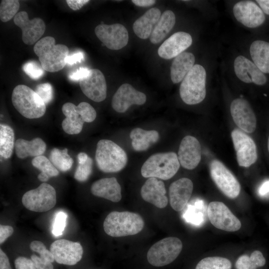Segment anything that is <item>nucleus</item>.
<instances>
[{
  "label": "nucleus",
  "instance_id": "nucleus-1",
  "mask_svg": "<svg viewBox=\"0 0 269 269\" xmlns=\"http://www.w3.org/2000/svg\"><path fill=\"white\" fill-rule=\"evenodd\" d=\"M33 50L44 70L57 72L67 64L69 48L64 44H55V40L53 37L46 36L40 39L34 45Z\"/></svg>",
  "mask_w": 269,
  "mask_h": 269
},
{
  "label": "nucleus",
  "instance_id": "nucleus-2",
  "mask_svg": "<svg viewBox=\"0 0 269 269\" xmlns=\"http://www.w3.org/2000/svg\"><path fill=\"white\" fill-rule=\"evenodd\" d=\"M142 218L138 214L129 211H113L106 217L103 227L105 233L113 237L135 235L144 227Z\"/></svg>",
  "mask_w": 269,
  "mask_h": 269
},
{
  "label": "nucleus",
  "instance_id": "nucleus-3",
  "mask_svg": "<svg viewBox=\"0 0 269 269\" xmlns=\"http://www.w3.org/2000/svg\"><path fill=\"white\" fill-rule=\"evenodd\" d=\"M95 159L99 169L106 173L117 172L126 165V152L112 140L101 139L97 144Z\"/></svg>",
  "mask_w": 269,
  "mask_h": 269
},
{
  "label": "nucleus",
  "instance_id": "nucleus-4",
  "mask_svg": "<svg viewBox=\"0 0 269 269\" xmlns=\"http://www.w3.org/2000/svg\"><path fill=\"white\" fill-rule=\"evenodd\" d=\"M180 163L174 152L157 153L151 155L143 164L141 174L145 178L163 180L172 178L178 171Z\"/></svg>",
  "mask_w": 269,
  "mask_h": 269
},
{
  "label": "nucleus",
  "instance_id": "nucleus-5",
  "mask_svg": "<svg viewBox=\"0 0 269 269\" xmlns=\"http://www.w3.org/2000/svg\"><path fill=\"white\" fill-rule=\"evenodd\" d=\"M11 101L15 109L28 119H37L44 115L46 105L35 91L24 85L13 90Z\"/></svg>",
  "mask_w": 269,
  "mask_h": 269
},
{
  "label": "nucleus",
  "instance_id": "nucleus-6",
  "mask_svg": "<svg viewBox=\"0 0 269 269\" xmlns=\"http://www.w3.org/2000/svg\"><path fill=\"white\" fill-rule=\"evenodd\" d=\"M206 72L204 67L195 64L181 81L179 88L182 101L188 105L201 103L205 99Z\"/></svg>",
  "mask_w": 269,
  "mask_h": 269
},
{
  "label": "nucleus",
  "instance_id": "nucleus-7",
  "mask_svg": "<svg viewBox=\"0 0 269 269\" xmlns=\"http://www.w3.org/2000/svg\"><path fill=\"white\" fill-rule=\"evenodd\" d=\"M182 249L181 240L176 237H167L153 244L147 253L148 263L154 267H162L174 261Z\"/></svg>",
  "mask_w": 269,
  "mask_h": 269
},
{
  "label": "nucleus",
  "instance_id": "nucleus-8",
  "mask_svg": "<svg viewBox=\"0 0 269 269\" xmlns=\"http://www.w3.org/2000/svg\"><path fill=\"white\" fill-rule=\"evenodd\" d=\"M21 201L23 205L30 211L46 212L53 208L56 204V191L51 185L44 182L37 188L25 192Z\"/></svg>",
  "mask_w": 269,
  "mask_h": 269
},
{
  "label": "nucleus",
  "instance_id": "nucleus-9",
  "mask_svg": "<svg viewBox=\"0 0 269 269\" xmlns=\"http://www.w3.org/2000/svg\"><path fill=\"white\" fill-rule=\"evenodd\" d=\"M209 169L212 180L225 195L231 199L239 196L241 191L240 184L223 163L214 159L210 163Z\"/></svg>",
  "mask_w": 269,
  "mask_h": 269
},
{
  "label": "nucleus",
  "instance_id": "nucleus-10",
  "mask_svg": "<svg viewBox=\"0 0 269 269\" xmlns=\"http://www.w3.org/2000/svg\"><path fill=\"white\" fill-rule=\"evenodd\" d=\"M207 212L211 223L217 229L235 232L241 227L240 221L223 202H210L208 206Z\"/></svg>",
  "mask_w": 269,
  "mask_h": 269
},
{
  "label": "nucleus",
  "instance_id": "nucleus-11",
  "mask_svg": "<svg viewBox=\"0 0 269 269\" xmlns=\"http://www.w3.org/2000/svg\"><path fill=\"white\" fill-rule=\"evenodd\" d=\"M231 137L238 164L247 167L255 163L258 154L256 145L252 138L238 129L232 132Z\"/></svg>",
  "mask_w": 269,
  "mask_h": 269
},
{
  "label": "nucleus",
  "instance_id": "nucleus-12",
  "mask_svg": "<svg viewBox=\"0 0 269 269\" xmlns=\"http://www.w3.org/2000/svg\"><path fill=\"white\" fill-rule=\"evenodd\" d=\"M95 33L103 44L111 50L122 49L129 41L127 29L120 23L99 24L95 27Z\"/></svg>",
  "mask_w": 269,
  "mask_h": 269
},
{
  "label": "nucleus",
  "instance_id": "nucleus-13",
  "mask_svg": "<svg viewBox=\"0 0 269 269\" xmlns=\"http://www.w3.org/2000/svg\"><path fill=\"white\" fill-rule=\"evenodd\" d=\"M55 261L58 264L69 266L76 264L82 259L83 249L79 242L66 239H59L50 247Z\"/></svg>",
  "mask_w": 269,
  "mask_h": 269
},
{
  "label": "nucleus",
  "instance_id": "nucleus-14",
  "mask_svg": "<svg viewBox=\"0 0 269 269\" xmlns=\"http://www.w3.org/2000/svg\"><path fill=\"white\" fill-rule=\"evenodd\" d=\"M14 24L22 31V39L27 45H31L43 35L45 30L44 21L39 17L29 19L25 11L18 12L13 19Z\"/></svg>",
  "mask_w": 269,
  "mask_h": 269
},
{
  "label": "nucleus",
  "instance_id": "nucleus-15",
  "mask_svg": "<svg viewBox=\"0 0 269 269\" xmlns=\"http://www.w3.org/2000/svg\"><path fill=\"white\" fill-rule=\"evenodd\" d=\"M83 93L96 102L104 101L107 96V84L105 76L99 69H90L88 74L79 81Z\"/></svg>",
  "mask_w": 269,
  "mask_h": 269
},
{
  "label": "nucleus",
  "instance_id": "nucleus-16",
  "mask_svg": "<svg viewBox=\"0 0 269 269\" xmlns=\"http://www.w3.org/2000/svg\"><path fill=\"white\" fill-rule=\"evenodd\" d=\"M233 11L236 19L247 27H257L265 20L264 12L253 1L243 0L238 2L233 6Z\"/></svg>",
  "mask_w": 269,
  "mask_h": 269
},
{
  "label": "nucleus",
  "instance_id": "nucleus-17",
  "mask_svg": "<svg viewBox=\"0 0 269 269\" xmlns=\"http://www.w3.org/2000/svg\"><path fill=\"white\" fill-rule=\"evenodd\" d=\"M230 112L233 121L240 129L248 133L255 131L256 117L247 100L243 98L234 100L230 105Z\"/></svg>",
  "mask_w": 269,
  "mask_h": 269
},
{
  "label": "nucleus",
  "instance_id": "nucleus-18",
  "mask_svg": "<svg viewBox=\"0 0 269 269\" xmlns=\"http://www.w3.org/2000/svg\"><path fill=\"white\" fill-rule=\"evenodd\" d=\"M146 100V95L127 83L122 85L114 95L113 108L118 113H124L132 105H141Z\"/></svg>",
  "mask_w": 269,
  "mask_h": 269
},
{
  "label": "nucleus",
  "instance_id": "nucleus-19",
  "mask_svg": "<svg viewBox=\"0 0 269 269\" xmlns=\"http://www.w3.org/2000/svg\"><path fill=\"white\" fill-rule=\"evenodd\" d=\"M177 156L180 164L184 168L192 170L196 167L201 158V147L198 139L191 135L183 137Z\"/></svg>",
  "mask_w": 269,
  "mask_h": 269
},
{
  "label": "nucleus",
  "instance_id": "nucleus-20",
  "mask_svg": "<svg viewBox=\"0 0 269 269\" xmlns=\"http://www.w3.org/2000/svg\"><path fill=\"white\" fill-rule=\"evenodd\" d=\"M234 68L237 77L242 82L258 85H263L267 82L264 73L254 62L244 56L240 55L236 58Z\"/></svg>",
  "mask_w": 269,
  "mask_h": 269
},
{
  "label": "nucleus",
  "instance_id": "nucleus-21",
  "mask_svg": "<svg viewBox=\"0 0 269 269\" xmlns=\"http://www.w3.org/2000/svg\"><path fill=\"white\" fill-rule=\"evenodd\" d=\"M192 43L190 34L178 31L166 39L158 49V54L162 58L170 59L184 52Z\"/></svg>",
  "mask_w": 269,
  "mask_h": 269
},
{
  "label": "nucleus",
  "instance_id": "nucleus-22",
  "mask_svg": "<svg viewBox=\"0 0 269 269\" xmlns=\"http://www.w3.org/2000/svg\"><path fill=\"white\" fill-rule=\"evenodd\" d=\"M193 184L187 178H181L172 183L169 188L170 204L176 211H182L192 193Z\"/></svg>",
  "mask_w": 269,
  "mask_h": 269
},
{
  "label": "nucleus",
  "instance_id": "nucleus-23",
  "mask_svg": "<svg viewBox=\"0 0 269 269\" xmlns=\"http://www.w3.org/2000/svg\"><path fill=\"white\" fill-rule=\"evenodd\" d=\"M165 194L164 183L155 177L147 179L140 190L141 196L144 201L159 208H163L168 204Z\"/></svg>",
  "mask_w": 269,
  "mask_h": 269
},
{
  "label": "nucleus",
  "instance_id": "nucleus-24",
  "mask_svg": "<svg viewBox=\"0 0 269 269\" xmlns=\"http://www.w3.org/2000/svg\"><path fill=\"white\" fill-rule=\"evenodd\" d=\"M94 196L102 197L113 202L122 199L121 187L115 177L105 178L94 182L91 187Z\"/></svg>",
  "mask_w": 269,
  "mask_h": 269
},
{
  "label": "nucleus",
  "instance_id": "nucleus-25",
  "mask_svg": "<svg viewBox=\"0 0 269 269\" xmlns=\"http://www.w3.org/2000/svg\"><path fill=\"white\" fill-rule=\"evenodd\" d=\"M161 15L160 10L156 7L146 11L133 24V30L136 35L142 39L148 38Z\"/></svg>",
  "mask_w": 269,
  "mask_h": 269
},
{
  "label": "nucleus",
  "instance_id": "nucleus-26",
  "mask_svg": "<svg viewBox=\"0 0 269 269\" xmlns=\"http://www.w3.org/2000/svg\"><path fill=\"white\" fill-rule=\"evenodd\" d=\"M195 56L183 52L175 57L170 67V77L174 84L181 82L194 65Z\"/></svg>",
  "mask_w": 269,
  "mask_h": 269
},
{
  "label": "nucleus",
  "instance_id": "nucleus-27",
  "mask_svg": "<svg viewBox=\"0 0 269 269\" xmlns=\"http://www.w3.org/2000/svg\"><path fill=\"white\" fill-rule=\"evenodd\" d=\"M14 148L17 156L23 159L28 156L42 155L46 150V145L45 142L39 137L30 141L19 138L15 142Z\"/></svg>",
  "mask_w": 269,
  "mask_h": 269
},
{
  "label": "nucleus",
  "instance_id": "nucleus-28",
  "mask_svg": "<svg viewBox=\"0 0 269 269\" xmlns=\"http://www.w3.org/2000/svg\"><path fill=\"white\" fill-rule=\"evenodd\" d=\"M175 15L170 10H167L161 15L150 36L153 44L160 42L169 33L175 23Z\"/></svg>",
  "mask_w": 269,
  "mask_h": 269
},
{
  "label": "nucleus",
  "instance_id": "nucleus-29",
  "mask_svg": "<svg viewBox=\"0 0 269 269\" xmlns=\"http://www.w3.org/2000/svg\"><path fill=\"white\" fill-rule=\"evenodd\" d=\"M130 136L134 150L141 151L146 150L151 144L155 143L159 139V134L154 130L146 131L137 128L131 132Z\"/></svg>",
  "mask_w": 269,
  "mask_h": 269
},
{
  "label": "nucleus",
  "instance_id": "nucleus-30",
  "mask_svg": "<svg viewBox=\"0 0 269 269\" xmlns=\"http://www.w3.org/2000/svg\"><path fill=\"white\" fill-rule=\"evenodd\" d=\"M250 52L255 64L264 73H269V42L256 40L251 44Z\"/></svg>",
  "mask_w": 269,
  "mask_h": 269
},
{
  "label": "nucleus",
  "instance_id": "nucleus-31",
  "mask_svg": "<svg viewBox=\"0 0 269 269\" xmlns=\"http://www.w3.org/2000/svg\"><path fill=\"white\" fill-rule=\"evenodd\" d=\"M14 143V134L12 129L4 124L0 125V154L4 158L10 157Z\"/></svg>",
  "mask_w": 269,
  "mask_h": 269
},
{
  "label": "nucleus",
  "instance_id": "nucleus-32",
  "mask_svg": "<svg viewBox=\"0 0 269 269\" xmlns=\"http://www.w3.org/2000/svg\"><path fill=\"white\" fill-rule=\"evenodd\" d=\"M266 263V260L262 253L256 250L250 256H240L236 262L235 267L236 269H257L264 266Z\"/></svg>",
  "mask_w": 269,
  "mask_h": 269
},
{
  "label": "nucleus",
  "instance_id": "nucleus-33",
  "mask_svg": "<svg viewBox=\"0 0 269 269\" xmlns=\"http://www.w3.org/2000/svg\"><path fill=\"white\" fill-rule=\"evenodd\" d=\"M49 158L54 166L63 172L69 170L73 163V159L68 153L67 148L60 150L54 148L50 152Z\"/></svg>",
  "mask_w": 269,
  "mask_h": 269
},
{
  "label": "nucleus",
  "instance_id": "nucleus-34",
  "mask_svg": "<svg viewBox=\"0 0 269 269\" xmlns=\"http://www.w3.org/2000/svg\"><path fill=\"white\" fill-rule=\"evenodd\" d=\"M232 264L228 259L220 257H210L201 260L195 269H231Z\"/></svg>",
  "mask_w": 269,
  "mask_h": 269
},
{
  "label": "nucleus",
  "instance_id": "nucleus-35",
  "mask_svg": "<svg viewBox=\"0 0 269 269\" xmlns=\"http://www.w3.org/2000/svg\"><path fill=\"white\" fill-rule=\"evenodd\" d=\"M19 2L16 0H2L0 4V19L2 22H7L17 13Z\"/></svg>",
  "mask_w": 269,
  "mask_h": 269
},
{
  "label": "nucleus",
  "instance_id": "nucleus-36",
  "mask_svg": "<svg viewBox=\"0 0 269 269\" xmlns=\"http://www.w3.org/2000/svg\"><path fill=\"white\" fill-rule=\"evenodd\" d=\"M32 165L41 171V172L46 174L49 177L56 176L59 171L54 166L51 161L43 155L34 157L32 160Z\"/></svg>",
  "mask_w": 269,
  "mask_h": 269
},
{
  "label": "nucleus",
  "instance_id": "nucleus-37",
  "mask_svg": "<svg viewBox=\"0 0 269 269\" xmlns=\"http://www.w3.org/2000/svg\"><path fill=\"white\" fill-rule=\"evenodd\" d=\"M203 202L198 201L195 202V206H189L184 215V218L188 222L199 225L201 224L204 219L203 214L197 211L203 206Z\"/></svg>",
  "mask_w": 269,
  "mask_h": 269
},
{
  "label": "nucleus",
  "instance_id": "nucleus-38",
  "mask_svg": "<svg viewBox=\"0 0 269 269\" xmlns=\"http://www.w3.org/2000/svg\"><path fill=\"white\" fill-rule=\"evenodd\" d=\"M76 110L85 122H92L96 118L97 114L95 110L87 102L80 103L76 106Z\"/></svg>",
  "mask_w": 269,
  "mask_h": 269
},
{
  "label": "nucleus",
  "instance_id": "nucleus-39",
  "mask_svg": "<svg viewBox=\"0 0 269 269\" xmlns=\"http://www.w3.org/2000/svg\"><path fill=\"white\" fill-rule=\"evenodd\" d=\"M93 160L90 157L84 164H78L74 174V178L80 182L86 181L92 171Z\"/></svg>",
  "mask_w": 269,
  "mask_h": 269
},
{
  "label": "nucleus",
  "instance_id": "nucleus-40",
  "mask_svg": "<svg viewBox=\"0 0 269 269\" xmlns=\"http://www.w3.org/2000/svg\"><path fill=\"white\" fill-rule=\"evenodd\" d=\"M84 123L82 119L76 120L65 118L62 121V127L68 134H78L81 132Z\"/></svg>",
  "mask_w": 269,
  "mask_h": 269
},
{
  "label": "nucleus",
  "instance_id": "nucleus-41",
  "mask_svg": "<svg viewBox=\"0 0 269 269\" xmlns=\"http://www.w3.org/2000/svg\"><path fill=\"white\" fill-rule=\"evenodd\" d=\"M23 70L31 79L37 80L40 78L44 74V69L37 62L30 61L22 66Z\"/></svg>",
  "mask_w": 269,
  "mask_h": 269
},
{
  "label": "nucleus",
  "instance_id": "nucleus-42",
  "mask_svg": "<svg viewBox=\"0 0 269 269\" xmlns=\"http://www.w3.org/2000/svg\"><path fill=\"white\" fill-rule=\"evenodd\" d=\"M29 246L32 251L39 254L41 259L51 263H53L55 261L51 252L46 248L42 242L39 241H33L31 242Z\"/></svg>",
  "mask_w": 269,
  "mask_h": 269
},
{
  "label": "nucleus",
  "instance_id": "nucleus-43",
  "mask_svg": "<svg viewBox=\"0 0 269 269\" xmlns=\"http://www.w3.org/2000/svg\"><path fill=\"white\" fill-rule=\"evenodd\" d=\"M35 92L43 100L45 105L50 103L53 98V90L52 85L49 83L38 85Z\"/></svg>",
  "mask_w": 269,
  "mask_h": 269
},
{
  "label": "nucleus",
  "instance_id": "nucleus-44",
  "mask_svg": "<svg viewBox=\"0 0 269 269\" xmlns=\"http://www.w3.org/2000/svg\"><path fill=\"white\" fill-rule=\"evenodd\" d=\"M67 216V214L62 211L58 212L55 215L52 231L55 236L62 235L66 226Z\"/></svg>",
  "mask_w": 269,
  "mask_h": 269
},
{
  "label": "nucleus",
  "instance_id": "nucleus-45",
  "mask_svg": "<svg viewBox=\"0 0 269 269\" xmlns=\"http://www.w3.org/2000/svg\"><path fill=\"white\" fill-rule=\"evenodd\" d=\"M15 269H36L31 260L24 257H19L14 261Z\"/></svg>",
  "mask_w": 269,
  "mask_h": 269
},
{
  "label": "nucleus",
  "instance_id": "nucleus-46",
  "mask_svg": "<svg viewBox=\"0 0 269 269\" xmlns=\"http://www.w3.org/2000/svg\"><path fill=\"white\" fill-rule=\"evenodd\" d=\"M31 259L36 269H53L54 268L52 263L43 260L35 254L31 256Z\"/></svg>",
  "mask_w": 269,
  "mask_h": 269
},
{
  "label": "nucleus",
  "instance_id": "nucleus-47",
  "mask_svg": "<svg viewBox=\"0 0 269 269\" xmlns=\"http://www.w3.org/2000/svg\"><path fill=\"white\" fill-rule=\"evenodd\" d=\"M89 71L90 69H88L87 68L80 67L75 71L70 73L69 75V78L73 81H79L88 74Z\"/></svg>",
  "mask_w": 269,
  "mask_h": 269
},
{
  "label": "nucleus",
  "instance_id": "nucleus-48",
  "mask_svg": "<svg viewBox=\"0 0 269 269\" xmlns=\"http://www.w3.org/2000/svg\"><path fill=\"white\" fill-rule=\"evenodd\" d=\"M13 228L8 225H0V244H2L13 233Z\"/></svg>",
  "mask_w": 269,
  "mask_h": 269
},
{
  "label": "nucleus",
  "instance_id": "nucleus-49",
  "mask_svg": "<svg viewBox=\"0 0 269 269\" xmlns=\"http://www.w3.org/2000/svg\"><path fill=\"white\" fill-rule=\"evenodd\" d=\"M84 59V55L81 52H77L70 55H68L66 59L67 64L72 65L78 62H81Z\"/></svg>",
  "mask_w": 269,
  "mask_h": 269
},
{
  "label": "nucleus",
  "instance_id": "nucleus-50",
  "mask_svg": "<svg viewBox=\"0 0 269 269\" xmlns=\"http://www.w3.org/2000/svg\"><path fill=\"white\" fill-rule=\"evenodd\" d=\"M66 3L70 8L73 10L80 9L85 4L88 3L89 0H67Z\"/></svg>",
  "mask_w": 269,
  "mask_h": 269
},
{
  "label": "nucleus",
  "instance_id": "nucleus-51",
  "mask_svg": "<svg viewBox=\"0 0 269 269\" xmlns=\"http://www.w3.org/2000/svg\"><path fill=\"white\" fill-rule=\"evenodd\" d=\"M0 269H12L7 256L1 249H0Z\"/></svg>",
  "mask_w": 269,
  "mask_h": 269
},
{
  "label": "nucleus",
  "instance_id": "nucleus-52",
  "mask_svg": "<svg viewBox=\"0 0 269 269\" xmlns=\"http://www.w3.org/2000/svg\"><path fill=\"white\" fill-rule=\"evenodd\" d=\"M132 1L136 5L140 7H148L154 4L156 1L154 0H133Z\"/></svg>",
  "mask_w": 269,
  "mask_h": 269
},
{
  "label": "nucleus",
  "instance_id": "nucleus-53",
  "mask_svg": "<svg viewBox=\"0 0 269 269\" xmlns=\"http://www.w3.org/2000/svg\"><path fill=\"white\" fill-rule=\"evenodd\" d=\"M258 193L261 196H265L269 194V180L262 183L259 188Z\"/></svg>",
  "mask_w": 269,
  "mask_h": 269
},
{
  "label": "nucleus",
  "instance_id": "nucleus-54",
  "mask_svg": "<svg viewBox=\"0 0 269 269\" xmlns=\"http://www.w3.org/2000/svg\"><path fill=\"white\" fill-rule=\"evenodd\" d=\"M256 1L260 6L262 11L266 14L269 15V0H257Z\"/></svg>",
  "mask_w": 269,
  "mask_h": 269
},
{
  "label": "nucleus",
  "instance_id": "nucleus-55",
  "mask_svg": "<svg viewBox=\"0 0 269 269\" xmlns=\"http://www.w3.org/2000/svg\"><path fill=\"white\" fill-rule=\"evenodd\" d=\"M88 155L84 152H80L77 155L78 164H84L88 158Z\"/></svg>",
  "mask_w": 269,
  "mask_h": 269
},
{
  "label": "nucleus",
  "instance_id": "nucleus-56",
  "mask_svg": "<svg viewBox=\"0 0 269 269\" xmlns=\"http://www.w3.org/2000/svg\"><path fill=\"white\" fill-rule=\"evenodd\" d=\"M49 177L46 174L41 172L38 175V179L42 182H46L48 180Z\"/></svg>",
  "mask_w": 269,
  "mask_h": 269
},
{
  "label": "nucleus",
  "instance_id": "nucleus-57",
  "mask_svg": "<svg viewBox=\"0 0 269 269\" xmlns=\"http://www.w3.org/2000/svg\"><path fill=\"white\" fill-rule=\"evenodd\" d=\"M268 151H269V136L268 140Z\"/></svg>",
  "mask_w": 269,
  "mask_h": 269
}]
</instances>
